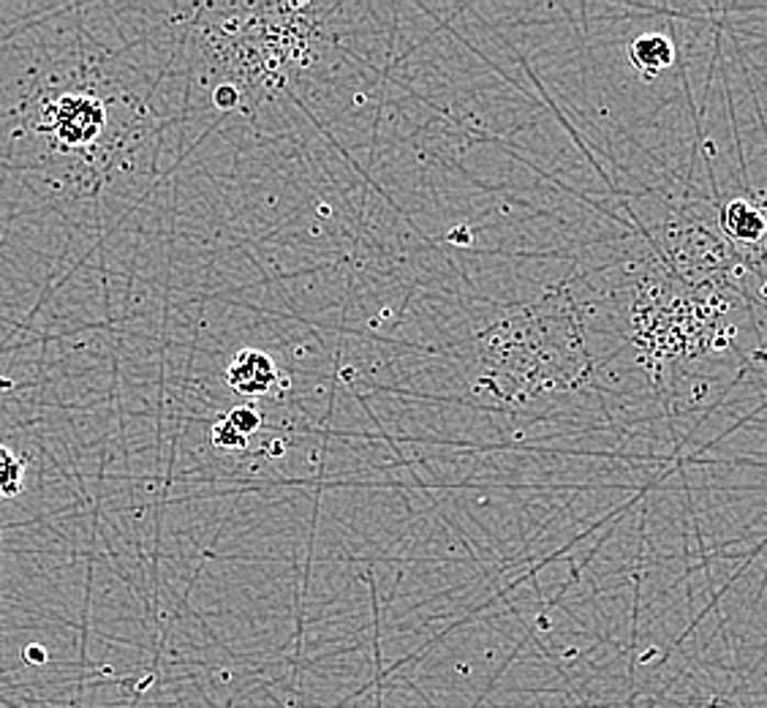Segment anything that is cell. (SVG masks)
Here are the masks:
<instances>
[{
	"label": "cell",
	"instance_id": "9c48e42d",
	"mask_svg": "<svg viewBox=\"0 0 767 708\" xmlns=\"http://www.w3.org/2000/svg\"><path fill=\"white\" fill-rule=\"evenodd\" d=\"M22 488V464L9 453L5 447H0V494L14 496Z\"/></svg>",
	"mask_w": 767,
	"mask_h": 708
},
{
	"label": "cell",
	"instance_id": "ba28073f",
	"mask_svg": "<svg viewBox=\"0 0 767 708\" xmlns=\"http://www.w3.org/2000/svg\"><path fill=\"white\" fill-rule=\"evenodd\" d=\"M629 60L634 71L643 74L645 79H654L675 63V47L662 33H643L629 44Z\"/></svg>",
	"mask_w": 767,
	"mask_h": 708
},
{
	"label": "cell",
	"instance_id": "5b68a950",
	"mask_svg": "<svg viewBox=\"0 0 767 708\" xmlns=\"http://www.w3.org/2000/svg\"><path fill=\"white\" fill-rule=\"evenodd\" d=\"M719 226L726 243L737 251L741 262L752 267L754 276L763 281V240H765V213L763 197H737L721 204Z\"/></svg>",
	"mask_w": 767,
	"mask_h": 708
},
{
	"label": "cell",
	"instance_id": "277c9868",
	"mask_svg": "<svg viewBox=\"0 0 767 708\" xmlns=\"http://www.w3.org/2000/svg\"><path fill=\"white\" fill-rule=\"evenodd\" d=\"M658 254H662L664 270L689 287L732 289L746 297L737 287V270L743 267L741 256L700 219L683 213L664 224Z\"/></svg>",
	"mask_w": 767,
	"mask_h": 708
},
{
	"label": "cell",
	"instance_id": "7c38bea8",
	"mask_svg": "<svg viewBox=\"0 0 767 708\" xmlns=\"http://www.w3.org/2000/svg\"><path fill=\"white\" fill-rule=\"evenodd\" d=\"M215 104H219L221 110H237V107H243V101H240V93L232 85H221V88L215 90Z\"/></svg>",
	"mask_w": 767,
	"mask_h": 708
},
{
	"label": "cell",
	"instance_id": "8992f818",
	"mask_svg": "<svg viewBox=\"0 0 767 708\" xmlns=\"http://www.w3.org/2000/svg\"><path fill=\"white\" fill-rule=\"evenodd\" d=\"M49 112H53L49 131L60 136L66 145H85V142H90L99 134L101 123H104L101 107L88 99H71V96H66Z\"/></svg>",
	"mask_w": 767,
	"mask_h": 708
},
{
	"label": "cell",
	"instance_id": "6da1fadb",
	"mask_svg": "<svg viewBox=\"0 0 767 708\" xmlns=\"http://www.w3.org/2000/svg\"><path fill=\"white\" fill-rule=\"evenodd\" d=\"M477 392L498 403H529L555 392H580L593 379L582 313L569 281L540 300L512 308L477 335Z\"/></svg>",
	"mask_w": 767,
	"mask_h": 708
},
{
	"label": "cell",
	"instance_id": "3957f363",
	"mask_svg": "<svg viewBox=\"0 0 767 708\" xmlns=\"http://www.w3.org/2000/svg\"><path fill=\"white\" fill-rule=\"evenodd\" d=\"M741 300L743 295L732 289L689 287L664 267L637 278L629 319L632 344L648 379L658 387L678 365L730 350L735 341L730 317Z\"/></svg>",
	"mask_w": 767,
	"mask_h": 708
},
{
	"label": "cell",
	"instance_id": "8fae6325",
	"mask_svg": "<svg viewBox=\"0 0 767 708\" xmlns=\"http://www.w3.org/2000/svg\"><path fill=\"white\" fill-rule=\"evenodd\" d=\"M226 420L232 422V428L234 431H240L243 433L245 439L251 436V433L256 431V428L262 425V417L256 409H251V407H237V409H232V412L226 414Z\"/></svg>",
	"mask_w": 767,
	"mask_h": 708
},
{
	"label": "cell",
	"instance_id": "7a4b0ae2",
	"mask_svg": "<svg viewBox=\"0 0 767 708\" xmlns=\"http://www.w3.org/2000/svg\"><path fill=\"white\" fill-rule=\"evenodd\" d=\"M332 14L335 5H234L208 27V42L240 101H267L319 58Z\"/></svg>",
	"mask_w": 767,
	"mask_h": 708
},
{
	"label": "cell",
	"instance_id": "30bf717a",
	"mask_svg": "<svg viewBox=\"0 0 767 708\" xmlns=\"http://www.w3.org/2000/svg\"><path fill=\"white\" fill-rule=\"evenodd\" d=\"M213 442L215 447H223V450H243L245 444H248V439H245L240 431H234L232 422L223 417V420H219L213 425Z\"/></svg>",
	"mask_w": 767,
	"mask_h": 708
},
{
	"label": "cell",
	"instance_id": "52a82bcc",
	"mask_svg": "<svg viewBox=\"0 0 767 708\" xmlns=\"http://www.w3.org/2000/svg\"><path fill=\"white\" fill-rule=\"evenodd\" d=\"M275 381H278V368L270 354L259 350H243L226 368V385L237 396H267L273 392Z\"/></svg>",
	"mask_w": 767,
	"mask_h": 708
}]
</instances>
